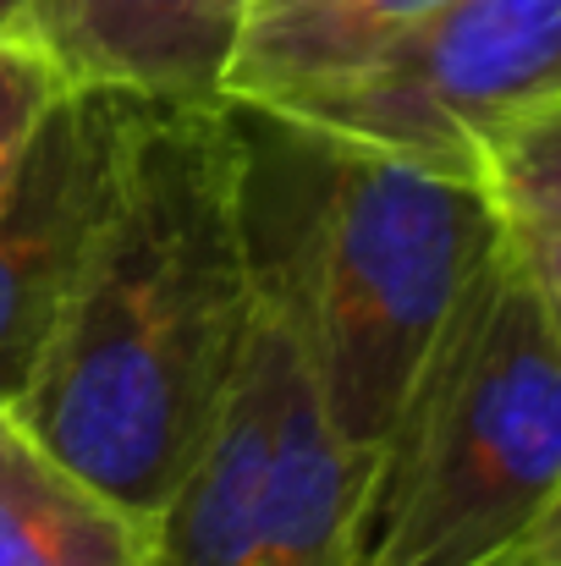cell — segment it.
<instances>
[{
  "instance_id": "cell-1",
  "label": "cell",
  "mask_w": 561,
  "mask_h": 566,
  "mask_svg": "<svg viewBox=\"0 0 561 566\" xmlns=\"http://www.w3.org/2000/svg\"><path fill=\"white\" fill-rule=\"evenodd\" d=\"M253 133L226 99H127L105 214L11 418L160 517L204 451L259 308Z\"/></svg>"
},
{
  "instance_id": "cell-2",
  "label": "cell",
  "mask_w": 561,
  "mask_h": 566,
  "mask_svg": "<svg viewBox=\"0 0 561 566\" xmlns=\"http://www.w3.org/2000/svg\"><path fill=\"white\" fill-rule=\"evenodd\" d=\"M287 144L298 209L276 220L248 188L253 253L287 303L331 429L374 468L468 286L501 253L507 220L474 171L298 127Z\"/></svg>"
},
{
  "instance_id": "cell-3",
  "label": "cell",
  "mask_w": 561,
  "mask_h": 566,
  "mask_svg": "<svg viewBox=\"0 0 561 566\" xmlns=\"http://www.w3.org/2000/svg\"><path fill=\"white\" fill-rule=\"evenodd\" d=\"M561 501V331L512 237L374 451L353 566H485Z\"/></svg>"
},
{
  "instance_id": "cell-4",
  "label": "cell",
  "mask_w": 561,
  "mask_h": 566,
  "mask_svg": "<svg viewBox=\"0 0 561 566\" xmlns=\"http://www.w3.org/2000/svg\"><path fill=\"white\" fill-rule=\"evenodd\" d=\"M551 94H561V0H446L370 66L259 105V116L474 171L479 144Z\"/></svg>"
},
{
  "instance_id": "cell-5",
  "label": "cell",
  "mask_w": 561,
  "mask_h": 566,
  "mask_svg": "<svg viewBox=\"0 0 561 566\" xmlns=\"http://www.w3.org/2000/svg\"><path fill=\"white\" fill-rule=\"evenodd\" d=\"M133 94L66 83L0 182V407L39 369L89 259Z\"/></svg>"
},
{
  "instance_id": "cell-6",
  "label": "cell",
  "mask_w": 561,
  "mask_h": 566,
  "mask_svg": "<svg viewBox=\"0 0 561 566\" xmlns=\"http://www.w3.org/2000/svg\"><path fill=\"white\" fill-rule=\"evenodd\" d=\"M248 0H39L28 39L66 83L133 99H220Z\"/></svg>"
},
{
  "instance_id": "cell-7",
  "label": "cell",
  "mask_w": 561,
  "mask_h": 566,
  "mask_svg": "<svg viewBox=\"0 0 561 566\" xmlns=\"http://www.w3.org/2000/svg\"><path fill=\"white\" fill-rule=\"evenodd\" d=\"M364 484H370V462L331 429L320 385L309 375V358L287 319L281 396H276V457H270L264 534H259L253 566H353Z\"/></svg>"
},
{
  "instance_id": "cell-8",
  "label": "cell",
  "mask_w": 561,
  "mask_h": 566,
  "mask_svg": "<svg viewBox=\"0 0 561 566\" xmlns=\"http://www.w3.org/2000/svg\"><path fill=\"white\" fill-rule=\"evenodd\" d=\"M0 566H160V517L116 501L11 418L0 429Z\"/></svg>"
},
{
  "instance_id": "cell-9",
  "label": "cell",
  "mask_w": 561,
  "mask_h": 566,
  "mask_svg": "<svg viewBox=\"0 0 561 566\" xmlns=\"http://www.w3.org/2000/svg\"><path fill=\"white\" fill-rule=\"evenodd\" d=\"M435 6L446 0H248L220 99L259 111L325 88L385 55Z\"/></svg>"
},
{
  "instance_id": "cell-10",
  "label": "cell",
  "mask_w": 561,
  "mask_h": 566,
  "mask_svg": "<svg viewBox=\"0 0 561 566\" xmlns=\"http://www.w3.org/2000/svg\"><path fill=\"white\" fill-rule=\"evenodd\" d=\"M507 231H561V94L501 122L474 160Z\"/></svg>"
},
{
  "instance_id": "cell-11",
  "label": "cell",
  "mask_w": 561,
  "mask_h": 566,
  "mask_svg": "<svg viewBox=\"0 0 561 566\" xmlns=\"http://www.w3.org/2000/svg\"><path fill=\"white\" fill-rule=\"evenodd\" d=\"M66 88V72L33 39H0V182L22 160L33 127Z\"/></svg>"
},
{
  "instance_id": "cell-12",
  "label": "cell",
  "mask_w": 561,
  "mask_h": 566,
  "mask_svg": "<svg viewBox=\"0 0 561 566\" xmlns=\"http://www.w3.org/2000/svg\"><path fill=\"white\" fill-rule=\"evenodd\" d=\"M507 237H512L529 281L540 286V297H546V308L561 331V231H507Z\"/></svg>"
},
{
  "instance_id": "cell-13",
  "label": "cell",
  "mask_w": 561,
  "mask_h": 566,
  "mask_svg": "<svg viewBox=\"0 0 561 566\" xmlns=\"http://www.w3.org/2000/svg\"><path fill=\"white\" fill-rule=\"evenodd\" d=\"M39 0H0V39H28Z\"/></svg>"
},
{
  "instance_id": "cell-14",
  "label": "cell",
  "mask_w": 561,
  "mask_h": 566,
  "mask_svg": "<svg viewBox=\"0 0 561 566\" xmlns=\"http://www.w3.org/2000/svg\"><path fill=\"white\" fill-rule=\"evenodd\" d=\"M485 566H551L534 545H518V551H507V556H496V562H485Z\"/></svg>"
},
{
  "instance_id": "cell-15",
  "label": "cell",
  "mask_w": 561,
  "mask_h": 566,
  "mask_svg": "<svg viewBox=\"0 0 561 566\" xmlns=\"http://www.w3.org/2000/svg\"><path fill=\"white\" fill-rule=\"evenodd\" d=\"M546 539H561V501H557V512H551V517L540 523V534H534L529 545H546Z\"/></svg>"
},
{
  "instance_id": "cell-16",
  "label": "cell",
  "mask_w": 561,
  "mask_h": 566,
  "mask_svg": "<svg viewBox=\"0 0 561 566\" xmlns=\"http://www.w3.org/2000/svg\"><path fill=\"white\" fill-rule=\"evenodd\" d=\"M534 551H540L551 566H561V539H546V545H534Z\"/></svg>"
},
{
  "instance_id": "cell-17",
  "label": "cell",
  "mask_w": 561,
  "mask_h": 566,
  "mask_svg": "<svg viewBox=\"0 0 561 566\" xmlns=\"http://www.w3.org/2000/svg\"><path fill=\"white\" fill-rule=\"evenodd\" d=\"M6 423H11V412H6V407H0V429H6Z\"/></svg>"
}]
</instances>
